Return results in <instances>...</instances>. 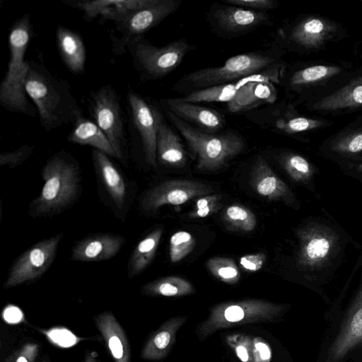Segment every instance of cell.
Segmentation results:
<instances>
[{
    "mask_svg": "<svg viewBox=\"0 0 362 362\" xmlns=\"http://www.w3.org/2000/svg\"><path fill=\"white\" fill-rule=\"evenodd\" d=\"M142 293L153 296L180 297L194 293L192 284L177 276H168L145 284Z\"/></svg>",
    "mask_w": 362,
    "mask_h": 362,
    "instance_id": "cell-30",
    "label": "cell"
},
{
    "mask_svg": "<svg viewBox=\"0 0 362 362\" xmlns=\"http://www.w3.org/2000/svg\"><path fill=\"white\" fill-rule=\"evenodd\" d=\"M44 185L34 202L40 215L56 214L69 205L79 190V168L64 151L54 155L42 171Z\"/></svg>",
    "mask_w": 362,
    "mask_h": 362,
    "instance_id": "cell-7",
    "label": "cell"
},
{
    "mask_svg": "<svg viewBox=\"0 0 362 362\" xmlns=\"http://www.w3.org/2000/svg\"><path fill=\"white\" fill-rule=\"evenodd\" d=\"M62 237L59 233L44 239L25 251L11 267L4 287L13 288L42 276L52 264Z\"/></svg>",
    "mask_w": 362,
    "mask_h": 362,
    "instance_id": "cell-13",
    "label": "cell"
},
{
    "mask_svg": "<svg viewBox=\"0 0 362 362\" xmlns=\"http://www.w3.org/2000/svg\"><path fill=\"white\" fill-rule=\"evenodd\" d=\"M288 307L286 304L255 298L220 303L211 308L208 317L198 325L197 337L204 341L219 329L247 324L276 322Z\"/></svg>",
    "mask_w": 362,
    "mask_h": 362,
    "instance_id": "cell-6",
    "label": "cell"
},
{
    "mask_svg": "<svg viewBox=\"0 0 362 362\" xmlns=\"http://www.w3.org/2000/svg\"><path fill=\"white\" fill-rule=\"evenodd\" d=\"M222 218L230 230L241 232H251L257 226V218L254 213L242 204H232L227 206Z\"/></svg>",
    "mask_w": 362,
    "mask_h": 362,
    "instance_id": "cell-32",
    "label": "cell"
},
{
    "mask_svg": "<svg viewBox=\"0 0 362 362\" xmlns=\"http://www.w3.org/2000/svg\"><path fill=\"white\" fill-rule=\"evenodd\" d=\"M163 117L160 122L156 142V159L165 166L182 168L187 163V155L180 138L167 124Z\"/></svg>",
    "mask_w": 362,
    "mask_h": 362,
    "instance_id": "cell-24",
    "label": "cell"
},
{
    "mask_svg": "<svg viewBox=\"0 0 362 362\" xmlns=\"http://www.w3.org/2000/svg\"><path fill=\"white\" fill-rule=\"evenodd\" d=\"M125 115L127 136L130 142L140 148L148 165L156 167L158 129L160 122L164 117L162 110L148 98L129 89Z\"/></svg>",
    "mask_w": 362,
    "mask_h": 362,
    "instance_id": "cell-8",
    "label": "cell"
},
{
    "mask_svg": "<svg viewBox=\"0 0 362 362\" xmlns=\"http://www.w3.org/2000/svg\"><path fill=\"white\" fill-rule=\"evenodd\" d=\"M188 316H175L163 323L144 345L141 357L145 360L158 361L165 358L171 350L177 331L186 322Z\"/></svg>",
    "mask_w": 362,
    "mask_h": 362,
    "instance_id": "cell-23",
    "label": "cell"
},
{
    "mask_svg": "<svg viewBox=\"0 0 362 362\" xmlns=\"http://www.w3.org/2000/svg\"><path fill=\"white\" fill-rule=\"evenodd\" d=\"M28 66L25 90L46 132L74 124L83 116L67 80L55 76L43 64L35 61H28Z\"/></svg>",
    "mask_w": 362,
    "mask_h": 362,
    "instance_id": "cell-2",
    "label": "cell"
},
{
    "mask_svg": "<svg viewBox=\"0 0 362 362\" xmlns=\"http://www.w3.org/2000/svg\"><path fill=\"white\" fill-rule=\"evenodd\" d=\"M251 175V185L258 194L268 200L282 202L295 209L300 208L294 192L262 156L257 157Z\"/></svg>",
    "mask_w": 362,
    "mask_h": 362,
    "instance_id": "cell-17",
    "label": "cell"
},
{
    "mask_svg": "<svg viewBox=\"0 0 362 362\" xmlns=\"http://www.w3.org/2000/svg\"><path fill=\"white\" fill-rule=\"evenodd\" d=\"M356 264L360 272L358 286L325 362H339L362 345V252Z\"/></svg>",
    "mask_w": 362,
    "mask_h": 362,
    "instance_id": "cell-14",
    "label": "cell"
},
{
    "mask_svg": "<svg viewBox=\"0 0 362 362\" xmlns=\"http://www.w3.org/2000/svg\"><path fill=\"white\" fill-rule=\"evenodd\" d=\"M210 273L219 281L227 284H235L240 279V272L235 262L230 258L214 257L206 262Z\"/></svg>",
    "mask_w": 362,
    "mask_h": 362,
    "instance_id": "cell-33",
    "label": "cell"
},
{
    "mask_svg": "<svg viewBox=\"0 0 362 362\" xmlns=\"http://www.w3.org/2000/svg\"><path fill=\"white\" fill-rule=\"evenodd\" d=\"M223 3L247 9L267 11L276 6L273 0H223Z\"/></svg>",
    "mask_w": 362,
    "mask_h": 362,
    "instance_id": "cell-42",
    "label": "cell"
},
{
    "mask_svg": "<svg viewBox=\"0 0 362 362\" xmlns=\"http://www.w3.org/2000/svg\"><path fill=\"white\" fill-rule=\"evenodd\" d=\"M159 0H64L62 3L83 13V18L90 22L98 18L116 23L130 13L148 7Z\"/></svg>",
    "mask_w": 362,
    "mask_h": 362,
    "instance_id": "cell-16",
    "label": "cell"
},
{
    "mask_svg": "<svg viewBox=\"0 0 362 362\" xmlns=\"http://www.w3.org/2000/svg\"><path fill=\"white\" fill-rule=\"evenodd\" d=\"M57 48L66 68L74 74L84 72L86 49L81 36L64 25H59L56 30Z\"/></svg>",
    "mask_w": 362,
    "mask_h": 362,
    "instance_id": "cell-21",
    "label": "cell"
},
{
    "mask_svg": "<svg viewBox=\"0 0 362 362\" xmlns=\"http://www.w3.org/2000/svg\"><path fill=\"white\" fill-rule=\"evenodd\" d=\"M362 105V78L355 80L313 105L315 110H335Z\"/></svg>",
    "mask_w": 362,
    "mask_h": 362,
    "instance_id": "cell-29",
    "label": "cell"
},
{
    "mask_svg": "<svg viewBox=\"0 0 362 362\" xmlns=\"http://www.w3.org/2000/svg\"><path fill=\"white\" fill-rule=\"evenodd\" d=\"M92 157L95 170L110 197L116 206L122 209L126 202L127 187L121 173L105 153L93 149Z\"/></svg>",
    "mask_w": 362,
    "mask_h": 362,
    "instance_id": "cell-25",
    "label": "cell"
},
{
    "mask_svg": "<svg viewBox=\"0 0 362 362\" xmlns=\"http://www.w3.org/2000/svg\"><path fill=\"white\" fill-rule=\"evenodd\" d=\"M206 20L213 33L222 38L232 39L269 25L271 16L267 11L215 2L207 12Z\"/></svg>",
    "mask_w": 362,
    "mask_h": 362,
    "instance_id": "cell-12",
    "label": "cell"
},
{
    "mask_svg": "<svg viewBox=\"0 0 362 362\" xmlns=\"http://www.w3.org/2000/svg\"><path fill=\"white\" fill-rule=\"evenodd\" d=\"M48 340L61 348H70L78 344L81 339L69 329L56 327L42 331Z\"/></svg>",
    "mask_w": 362,
    "mask_h": 362,
    "instance_id": "cell-39",
    "label": "cell"
},
{
    "mask_svg": "<svg viewBox=\"0 0 362 362\" xmlns=\"http://www.w3.org/2000/svg\"><path fill=\"white\" fill-rule=\"evenodd\" d=\"M196 49L185 39L156 47L144 36L137 38L127 48L134 69L142 81L161 78L175 70L185 56Z\"/></svg>",
    "mask_w": 362,
    "mask_h": 362,
    "instance_id": "cell-9",
    "label": "cell"
},
{
    "mask_svg": "<svg viewBox=\"0 0 362 362\" xmlns=\"http://www.w3.org/2000/svg\"><path fill=\"white\" fill-rule=\"evenodd\" d=\"M2 318L6 323L15 325L24 320V315L18 307L14 305H8L3 310Z\"/></svg>",
    "mask_w": 362,
    "mask_h": 362,
    "instance_id": "cell-45",
    "label": "cell"
},
{
    "mask_svg": "<svg viewBox=\"0 0 362 362\" xmlns=\"http://www.w3.org/2000/svg\"><path fill=\"white\" fill-rule=\"evenodd\" d=\"M279 57L274 49L249 52L233 56L221 66L190 72L180 78L175 83L173 89L188 94L255 74L279 73Z\"/></svg>",
    "mask_w": 362,
    "mask_h": 362,
    "instance_id": "cell-4",
    "label": "cell"
},
{
    "mask_svg": "<svg viewBox=\"0 0 362 362\" xmlns=\"http://www.w3.org/2000/svg\"><path fill=\"white\" fill-rule=\"evenodd\" d=\"M214 192L213 188L202 182L190 180H169L148 190L141 200L142 209L155 213L164 205H180Z\"/></svg>",
    "mask_w": 362,
    "mask_h": 362,
    "instance_id": "cell-15",
    "label": "cell"
},
{
    "mask_svg": "<svg viewBox=\"0 0 362 362\" xmlns=\"http://www.w3.org/2000/svg\"><path fill=\"white\" fill-rule=\"evenodd\" d=\"M162 111L185 139L197 160L196 167L199 170H218L245 148L243 137L235 131L213 134L192 127L168 111Z\"/></svg>",
    "mask_w": 362,
    "mask_h": 362,
    "instance_id": "cell-5",
    "label": "cell"
},
{
    "mask_svg": "<svg viewBox=\"0 0 362 362\" xmlns=\"http://www.w3.org/2000/svg\"><path fill=\"white\" fill-rule=\"evenodd\" d=\"M339 71L336 66L322 65L313 66L296 71L289 79L292 87L308 84L322 78H325Z\"/></svg>",
    "mask_w": 362,
    "mask_h": 362,
    "instance_id": "cell-34",
    "label": "cell"
},
{
    "mask_svg": "<svg viewBox=\"0 0 362 362\" xmlns=\"http://www.w3.org/2000/svg\"><path fill=\"white\" fill-rule=\"evenodd\" d=\"M266 262V255L264 252H257L242 256L240 258V264L242 268L249 272H255L260 270Z\"/></svg>",
    "mask_w": 362,
    "mask_h": 362,
    "instance_id": "cell-44",
    "label": "cell"
},
{
    "mask_svg": "<svg viewBox=\"0 0 362 362\" xmlns=\"http://www.w3.org/2000/svg\"><path fill=\"white\" fill-rule=\"evenodd\" d=\"M330 151L335 155L351 157L362 153V134H356L337 140L331 144Z\"/></svg>",
    "mask_w": 362,
    "mask_h": 362,
    "instance_id": "cell-38",
    "label": "cell"
},
{
    "mask_svg": "<svg viewBox=\"0 0 362 362\" xmlns=\"http://www.w3.org/2000/svg\"><path fill=\"white\" fill-rule=\"evenodd\" d=\"M254 362H271L272 350L270 345L260 337H252Z\"/></svg>",
    "mask_w": 362,
    "mask_h": 362,
    "instance_id": "cell-41",
    "label": "cell"
},
{
    "mask_svg": "<svg viewBox=\"0 0 362 362\" xmlns=\"http://www.w3.org/2000/svg\"><path fill=\"white\" fill-rule=\"evenodd\" d=\"M42 362H48V361H47L46 360H44Z\"/></svg>",
    "mask_w": 362,
    "mask_h": 362,
    "instance_id": "cell-47",
    "label": "cell"
},
{
    "mask_svg": "<svg viewBox=\"0 0 362 362\" xmlns=\"http://www.w3.org/2000/svg\"><path fill=\"white\" fill-rule=\"evenodd\" d=\"M278 74H260L245 77L236 81L211 86L192 91L184 97L179 98L187 103H231L240 93L244 87L250 83L257 80L278 81Z\"/></svg>",
    "mask_w": 362,
    "mask_h": 362,
    "instance_id": "cell-19",
    "label": "cell"
},
{
    "mask_svg": "<svg viewBox=\"0 0 362 362\" xmlns=\"http://www.w3.org/2000/svg\"><path fill=\"white\" fill-rule=\"evenodd\" d=\"M163 234L160 228L148 234L135 247L129 258L127 274L133 278L143 272L152 262Z\"/></svg>",
    "mask_w": 362,
    "mask_h": 362,
    "instance_id": "cell-28",
    "label": "cell"
},
{
    "mask_svg": "<svg viewBox=\"0 0 362 362\" xmlns=\"http://www.w3.org/2000/svg\"><path fill=\"white\" fill-rule=\"evenodd\" d=\"M88 112L107 137L117 158L124 159L128 141L127 122L116 89L107 84L92 91L88 97Z\"/></svg>",
    "mask_w": 362,
    "mask_h": 362,
    "instance_id": "cell-10",
    "label": "cell"
},
{
    "mask_svg": "<svg viewBox=\"0 0 362 362\" xmlns=\"http://www.w3.org/2000/svg\"><path fill=\"white\" fill-rule=\"evenodd\" d=\"M196 240L189 232L180 230L175 233L170 239L169 254L172 263L186 257L194 248Z\"/></svg>",
    "mask_w": 362,
    "mask_h": 362,
    "instance_id": "cell-35",
    "label": "cell"
},
{
    "mask_svg": "<svg viewBox=\"0 0 362 362\" xmlns=\"http://www.w3.org/2000/svg\"><path fill=\"white\" fill-rule=\"evenodd\" d=\"M32 36L30 17L25 13L14 22L9 30V60L0 84V104L8 111L36 117L37 110L28 100L25 90L29 66L25 54Z\"/></svg>",
    "mask_w": 362,
    "mask_h": 362,
    "instance_id": "cell-3",
    "label": "cell"
},
{
    "mask_svg": "<svg viewBox=\"0 0 362 362\" xmlns=\"http://www.w3.org/2000/svg\"><path fill=\"white\" fill-rule=\"evenodd\" d=\"M278 160L292 182L303 186L314 195L319 197L315 182L319 170L313 163L304 156L293 152L281 153Z\"/></svg>",
    "mask_w": 362,
    "mask_h": 362,
    "instance_id": "cell-26",
    "label": "cell"
},
{
    "mask_svg": "<svg viewBox=\"0 0 362 362\" xmlns=\"http://www.w3.org/2000/svg\"><path fill=\"white\" fill-rule=\"evenodd\" d=\"M293 265L305 281L317 284L329 279L345 259L348 246L359 245L322 208L294 229Z\"/></svg>",
    "mask_w": 362,
    "mask_h": 362,
    "instance_id": "cell-1",
    "label": "cell"
},
{
    "mask_svg": "<svg viewBox=\"0 0 362 362\" xmlns=\"http://www.w3.org/2000/svg\"><path fill=\"white\" fill-rule=\"evenodd\" d=\"M67 139L73 144L90 146L110 157L117 158L112 146L103 132L93 120L83 116L73 124Z\"/></svg>",
    "mask_w": 362,
    "mask_h": 362,
    "instance_id": "cell-27",
    "label": "cell"
},
{
    "mask_svg": "<svg viewBox=\"0 0 362 362\" xmlns=\"http://www.w3.org/2000/svg\"><path fill=\"white\" fill-rule=\"evenodd\" d=\"M252 337L243 333H233L225 337L226 343L241 362H254Z\"/></svg>",
    "mask_w": 362,
    "mask_h": 362,
    "instance_id": "cell-36",
    "label": "cell"
},
{
    "mask_svg": "<svg viewBox=\"0 0 362 362\" xmlns=\"http://www.w3.org/2000/svg\"><path fill=\"white\" fill-rule=\"evenodd\" d=\"M326 33L324 22L310 18L297 23L287 35L288 40L298 45L314 47L320 43Z\"/></svg>",
    "mask_w": 362,
    "mask_h": 362,
    "instance_id": "cell-31",
    "label": "cell"
},
{
    "mask_svg": "<svg viewBox=\"0 0 362 362\" xmlns=\"http://www.w3.org/2000/svg\"><path fill=\"white\" fill-rule=\"evenodd\" d=\"M95 322L115 362H130V348L126 334L112 313L105 312L97 315Z\"/></svg>",
    "mask_w": 362,
    "mask_h": 362,
    "instance_id": "cell-22",
    "label": "cell"
},
{
    "mask_svg": "<svg viewBox=\"0 0 362 362\" xmlns=\"http://www.w3.org/2000/svg\"><path fill=\"white\" fill-rule=\"evenodd\" d=\"M39 351L37 344L28 343L22 346L5 362H34Z\"/></svg>",
    "mask_w": 362,
    "mask_h": 362,
    "instance_id": "cell-43",
    "label": "cell"
},
{
    "mask_svg": "<svg viewBox=\"0 0 362 362\" xmlns=\"http://www.w3.org/2000/svg\"><path fill=\"white\" fill-rule=\"evenodd\" d=\"M180 0H159L156 4L130 13L115 23L110 33L112 52L122 55L137 38L158 25L180 6Z\"/></svg>",
    "mask_w": 362,
    "mask_h": 362,
    "instance_id": "cell-11",
    "label": "cell"
},
{
    "mask_svg": "<svg viewBox=\"0 0 362 362\" xmlns=\"http://www.w3.org/2000/svg\"><path fill=\"white\" fill-rule=\"evenodd\" d=\"M160 103L163 110L173 113L188 124L190 122L196 124L203 132H216L226 125L224 117L207 107L184 102L179 98L162 99Z\"/></svg>",
    "mask_w": 362,
    "mask_h": 362,
    "instance_id": "cell-18",
    "label": "cell"
},
{
    "mask_svg": "<svg viewBox=\"0 0 362 362\" xmlns=\"http://www.w3.org/2000/svg\"><path fill=\"white\" fill-rule=\"evenodd\" d=\"M125 239L110 233L96 234L85 238L73 248L71 258L74 261L97 262L115 257Z\"/></svg>",
    "mask_w": 362,
    "mask_h": 362,
    "instance_id": "cell-20",
    "label": "cell"
},
{
    "mask_svg": "<svg viewBox=\"0 0 362 362\" xmlns=\"http://www.w3.org/2000/svg\"><path fill=\"white\" fill-rule=\"evenodd\" d=\"M221 194H210L197 199L194 209L189 213L190 218H200L216 213L222 206Z\"/></svg>",
    "mask_w": 362,
    "mask_h": 362,
    "instance_id": "cell-37",
    "label": "cell"
},
{
    "mask_svg": "<svg viewBox=\"0 0 362 362\" xmlns=\"http://www.w3.org/2000/svg\"><path fill=\"white\" fill-rule=\"evenodd\" d=\"M35 147L28 144L0 154V165L15 168L25 162L33 153Z\"/></svg>",
    "mask_w": 362,
    "mask_h": 362,
    "instance_id": "cell-40",
    "label": "cell"
},
{
    "mask_svg": "<svg viewBox=\"0 0 362 362\" xmlns=\"http://www.w3.org/2000/svg\"><path fill=\"white\" fill-rule=\"evenodd\" d=\"M94 353H88L85 357L84 362H99L93 356Z\"/></svg>",
    "mask_w": 362,
    "mask_h": 362,
    "instance_id": "cell-46",
    "label": "cell"
}]
</instances>
